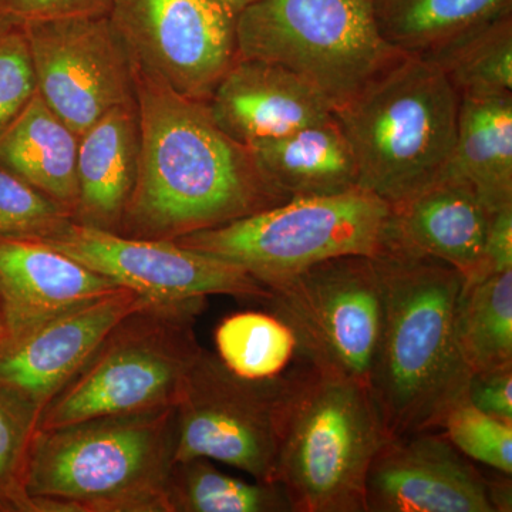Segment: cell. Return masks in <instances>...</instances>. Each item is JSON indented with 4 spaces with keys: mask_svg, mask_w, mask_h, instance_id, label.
I'll list each match as a JSON object with an SVG mask.
<instances>
[{
    "mask_svg": "<svg viewBox=\"0 0 512 512\" xmlns=\"http://www.w3.org/2000/svg\"><path fill=\"white\" fill-rule=\"evenodd\" d=\"M134 84L140 157L119 234L175 241L289 200L261 174L249 148L217 126L207 103L136 69Z\"/></svg>",
    "mask_w": 512,
    "mask_h": 512,
    "instance_id": "6da1fadb",
    "label": "cell"
},
{
    "mask_svg": "<svg viewBox=\"0 0 512 512\" xmlns=\"http://www.w3.org/2000/svg\"><path fill=\"white\" fill-rule=\"evenodd\" d=\"M373 258L383 309L367 386L387 439L441 430L447 414L467 402L471 379L456 336L463 275L399 248Z\"/></svg>",
    "mask_w": 512,
    "mask_h": 512,
    "instance_id": "7a4b0ae2",
    "label": "cell"
},
{
    "mask_svg": "<svg viewBox=\"0 0 512 512\" xmlns=\"http://www.w3.org/2000/svg\"><path fill=\"white\" fill-rule=\"evenodd\" d=\"M175 407L37 430L25 490L36 512H167Z\"/></svg>",
    "mask_w": 512,
    "mask_h": 512,
    "instance_id": "3957f363",
    "label": "cell"
},
{
    "mask_svg": "<svg viewBox=\"0 0 512 512\" xmlns=\"http://www.w3.org/2000/svg\"><path fill=\"white\" fill-rule=\"evenodd\" d=\"M460 101L436 64L403 55L333 111L357 187L396 207L436 183L456 143Z\"/></svg>",
    "mask_w": 512,
    "mask_h": 512,
    "instance_id": "277c9868",
    "label": "cell"
},
{
    "mask_svg": "<svg viewBox=\"0 0 512 512\" xmlns=\"http://www.w3.org/2000/svg\"><path fill=\"white\" fill-rule=\"evenodd\" d=\"M387 440L369 386L298 367L274 483L293 512H366L367 471Z\"/></svg>",
    "mask_w": 512,
    "mask_h": 512,
    "instance_id": "5b68a950",
    "label": "cell"
},
{
    "mask_svg": "<svg viewBox=\"0 0 512 512\" xmlns=\"http://www.w3.org/2000/svg\"><path fill=\"white\" fill-rule=\"evenodd\" d=\"M205 305L148 299L127 313L47 404L39 429L175 407L202 350L195 323Z\"/></svg>",
    "mask_w": 512,
    "mask_h": 512,
    "instance_id": "8992f818",
    "label": "cell"
},
{
    "mask_svg": "<svg viewBox=\"0 0 512 512\" xmlns=\"http://www.w3.org/2000/svg\"><path fill=\"white\" fill-rule=\"evenodd\" d=\"M239 59L279 64L335 111L404 53L384 40L375 0H256L237 16Z\"/></svg>",
    "mask_w": 512,
    "mask_h": 512,
    "instance_id": "52a82bcc",
    "label": "cell"
},
{
    "mask_svg": "<svg viewBox=\"0 0 512 512\" xmlns=\"http://www.w3.org/2000/svg\"><path fill=\"white\" fill-rule=\"evenodd\" d=\"M392 207L355 188L326 197L291 198L222 227L175 239L225 259L266 288L340 256H376L386 249Z\"/></svg>",
    "mask_w": 512,
    "mask_h": 512,
    "instance_id": "ba28073f",
    "label": "cell"
},
{
    "mask_svg": "<svg viewBox=\"0 0 512 512\" xmlns=\"http://www.w3.org/2000/svg\"><path fill=\"white\" fill-rule=\"evenodd\" d=\"M298 369L266 379L232 372L202 348L175 404V461L202 457L274 483Z\"/></svg>",
    "mask_w": 512,
    "mask_h": 512,
    "instance_id": "9c48e42d",
    "label": "cell"
},
{
    "mask_svg": "<svg viewBox=\"0 0 512 512\" xmlns=\"http://www.w3.org/2000/svg\"><path fill=\"white\" fill-rule=\"evenodd\" d=\"M269 291L266 308L291 330L305 365L367 384L382 325L375 258L329 259Z\"/></svg>",
    "mask_w": 512,
    "mask_h": 512,
    "instance_id": "30bf717a",
    "label": "cell"
},
{
    "mask_svg": "<svg viewBox=\"0 0 512 512\" xmlns=\"http://www.w3.org/2000/svg\"><path fill=\"white\" fill-rule=\"evenodd\" d=\"M111 25L134 69L204 101L239 59L237 16L220 0H111Z\"/></svg>",
    "mask_w": 512,
    "mask_h": 512,
    "instance_id": "8fae6325",
    "label": "cell"
},
{
    "mask_svg": "<svg viewBox=\"0 0 512 512\" xmlns=\"http://www.w3.org/2000/svg\"><path fill=\"white\" fill-rule=\"evenodd\" d=\"M35 241L154 301L224 295L264 303L271 298V291L238 265L175 241L131 238L74 221Z\"/></svg>",
    "mask_w": 512,
    "mask_h": 512,
    "instance_id": "7c38bea8",
    "label": "cell"
},
{
    "mask_svg": "<svg viewBox=\"0 0 512 512\" xmlns=\"http://www.w3.org/2000/svg\"><path fill=\"white\" fill-rule=\"evenodd\" d=\"M23 25L37 93L77 136L110 110L136 103L133 63L109 16Z\"/></svg>",
    "mask_w": 512,
    "mask_h": 512,
    "instance_id": "4fadbf2b",
    "label": "cell"
},
{
    "mask_svg": "<svg viewBox=\"0 0 512 512\" xmlns=\"http://www.w3.org/2000/svg\"><path fill=\"white\" fill-rule=\"evenodd\" d=\"M150 298L120 288L0 343V392L39 423L53 397L109 330Z\"/></svg>",
    "mask_w": 512,
    "mask_h": 512,
    "instance_id": "5bb4252c",
    "label": "cell"
},
{
    "mask_svg": "<svg viewBox=\"0 0 512 512\" xmlns=\"http://www.w3.org/2000/svg\"><path fill=\"white\" fill-rule=\"evenodd\" d=\"M366 512H494L488 480L446 436L384 441L365 485Z\"/></svg>",
    "mask_w": 512,
    "mask_h": 512,
    "instance_id": "9a60e30c",
    "label": "cell"
},
{
    "mask_svg": "<svg viewBox=\"0 0 512 512\" xmlns=\"http://www.w3.org/2000/svg\"><path fill=\"white\" fill-rule=\"evenodd\" d=\"M120 288L35 239L0 238V343Z\"/></svg>",
    "mask_w": 512,
    "mask_h": 512,
    "instance_id": "2e32d148",
    "label": "cell"
},
{
    "mask_svg": "<svg viewBox=\"0 0 512 512\" xmlns=\"http://www.w3.org/2000/svg\"><path fill=\"white\" fill-rule=\"evenodd\" d=\"M207 104L217 126L245 147L335 119L301 77L262 60L238 59Z\"/></svg>",
    "mask_w": 512,
    "mask_h": 512,
    "instance_id": "e0dca14e",
    "label": "cell"
},
{
    "mask_svg": "<svg viewBox=\"0 0 512 512\" xmlns=\"http://www.w3.org/2000/svg\"><path fill=\"white\" fill-rule=\"evenodd\" d=\"M491 215L466 184L440 178L392 207L386 249L437 259L466 282L483 258Z\"/></svg>",
    "mask_w": 512,
    "mask_h": 512,
    "instance_id": "ac0fdd59",
    "label": "cell"
},
{
    "mask_svg": "<svg viewBox=\"0 0 512 512\" xmlns=\"http://www.w3.org/2000/svg\"><path fill=\"white\" fill-rule=\"evenodd\" d=\"M140 157L137 103L104 114L79 136V201L73 221L119 234L124 212L136 187Z\"/></svg>",
    "mask_w": 512,
    "mask_h": 512,
    "instance_id": "d6986e66",
    "label": "cell"
},
{
    "mask_svg": "<svg viewBox=\"0 0 512 512\" xmlns=\"http://www.w3.org/2000/svg\"><path fill=\"white\" fill-rule=\"evenodd\" d=\"M79 136L36 93L0 133V165L74 215Z\"/></svg>",
    "mask_w": 512,
    "mask_h": 512,
    "instance_id": "ffe728a7",
    "label": "cell"
},
{
    "mask_svg": "<svg viewBox=\"0 0 512 512\" xmlns=\"http://www.w3.org/2000/svg\"><path fill=\"white\" fill-rule=\"evenodd\" d=\"M248 148L261 174L289 200L359 188L355 158L335 119Z\"/></svg>",
    "mask_w": 512,
    "mask_h": 512,
    "instance_id": "44dd1931",
    "label": "cell"
},
{
    "mask_svg": "<svg viewBox=\"0 0 512 512\" xmlns=\"http://www.w3.org/2000/svg\"><path fill=\"white\" fill-rule=\"evenodd\" d=\"M440 178L466 184L490 214L512 207V96L461 99L456 143Z\"/></svg>",
    "mask_w": 512,
    "mask_h": 512,
    "instance_id": "7402d4cb",
    "label": "cell"
},
{
    "mask_svg": "<svg viewBox=\"0 0 512 512\" xmlns=\"http://www.w3.org/2000/svg\"><path fill=\"white\" fill-rule=\"evenodd\" d=\"M380 33L404 55L429 57L512 13V0H375Z\"/></svg>",
    "mask_w": 512,
    "mask_h": 512,
    "instance_id": "603a6c76",
    "label": "cell"
},
{
    "mask_svg": "<svg viewBox=\"0 0 512 512\" xmlns=\"http://www.w3.org/2000/svg\"><path fill=\"white\" fill-rule=\"evenodd\" d=\"M165 504L167 512H293L281 485L231 476L202 457L174 461Z\"/></svg>",
    "mask_w": 512,
    "mask_h": 512,
    "instance_id": "cb8c5ba5",
    "label": "cell"
},
{
    "mask_svg": "<svg viewBox=\"0 0 512 512\" xmlns=\"http://www.w3.org/2000/svg\"><path fill=\"white\" fill-rule=\"evenodd\" d=\"M456 336L471 375L512 365V269L463 286Z\"/></svg>",
    "mask_w": 512,
    "mask_h": 512,
    "instance_id": "d4e9b609",
    "label": "cell"
},
{
    "mask_svg": "<svg viewBox=\"0 0 512 512\" xmlns=\"http://www.w3.org/2000/svg\"><path fill=\"white\" fill-rule=\"evenodd\" d=\"M423 59L439 67L460 99L512 96V13Z\"/></svg>",
    "mask_w": 512,
    "mask_h": 512,
    "instance_id": "484cf974",
    "label": "cell"
},
{
    "mask_svg": "<svg viewBox=\"0 0 512 512\" xmlns=\"http://www.w3.org/2000/svg\"><path fill=\"white\" fill-rule=\"evenodd\" d=\"M214 342L222 363L248 379L282 375L296 356L291 330L271 312L227 316L218 323Z\"/></svg>",
    "mask_w": 512,
    "mask_h": 512,
    "instance_id": "4316f807",
    "label": "cell"
},
{
    "mask_svg": "<svg viewBox=\"0 0 512 512\" xmlns=\"http://www.w3.org/2000/svg\"><path fill=\"white\" fill-rule=\"evenodd\" d=\"M37 430L39 423L0 392V511L36 512L25 477Z\"/></svg>",
    "mask_w": 512,
    "mask_h": 512,
    "instance_id": "83f0119b",
    "label": "cell"
},
{
    "mask_svg": "<svg viewBox=\"0 0 512 512\" xmlns=\"http://www.w3.org/2000/svg\"><path fill=\"white\" fill-rule=\"evenodd\" d=\"M441 430L468 460L512 476V423L480 412L467 400L447 414Z\"/></svg>",
    "mask_w": 512,
    "mask_h": 512,
    "instance_id": "f1b7e54d",
    "label": "cell"
},
{
    "mask_svg": "<svg viewBox=\"0 0 512 512\" xmlns=\"http://www.w3.org/2000/svg\"><path fill=\"white\" fill-rule=\"evenodd\" d=\"M70 221L69 212L0 165V238H47Z\"/></svg>",
    "mask_w": 512,
    "mask_h": 512,
    "instance_id": "f546056e",
    "label": "cell"
},
{
    "mask_svg": "<svg viewBox=\"0 0 512 512\" xmlns=\"http://www.w3.org/2000/svg\"><path fill=\"white\" fill-rule=\"evenodd\" d=\"M37 93L35 69L23 23L0 20V133Z\"/></svg>",
    "mask_w": 512,
    "mask_h": 512,
    "instance_id": "4dcf8cb0",
    "label": "cell"
},
{
    "mask_svg": "<svg viewBox=\"0 0 512 512\" xmlns=\"http://www.w3.org/2000/svg\"><path fill=\"white\" fill-rule=\"evenodd\" d=\"M111 0H0V20H39L107 15Z\"/></svg>",
    "mask_w": 512,
    "mask_h": 512,
    "instance_id": "1f68e13d",
    "label": "cell"
},
{
    "mask_svg": "<svg viewBox=\"0 0 512 512\" xmlns=\"http://www.w3.org/2000/svg\"><path fill=\"white\" fill-rule=\"evenodd\" d=\"M467 400L480 412L512 423V365L473 373Z\"/></svg>",
    "mask_w": 512,
    "mask_h": 512,
    "instance_id": "d6a6232c",
    "label": "cell"
},
{
    "mask_svg": "<svg viewBox=\"0 0 512 512\" xmlns=\"http://www.w3.org/2000/svg\"><path fill=\"white\" fill-rule=\"evenodd\" d=\"M508 269H512V207L491 215L480 266L464 285L476 284Z\"/></svg>",
    "mask_w": 512,
    "mask_h": 512,
    "instance_id": "836d02e7",
    "label": "cell"
},
{
    "mask_svg": "<svg viewBox=\"0 0 512 512\" xmlns=\"http://www.w3.org/2000/svg\"><path fill=\"white\" fill-rule=\"evenodd\" d=\"M488 495H490L491 504L494 512L512 511V485L511 476L495 478L488 480Z\"/></svg>",
    "mask_w": 512,
    "mask_h": 512,
    "instance_id": "e575fe53",
    "label": "cell"
},
{
    "mask_svg": "<svg viewBox=\"0 0 512 512\" xmlns=\"http://www.w3.org/2000/svg\"><path fill=\"white\" fill-rule=\"evenodd\" d=\"M220 2L227 5L228 8L234 10L235 13L241 12L242 9L247 8V6L251 5V3L256 2V0H220Z\"/></svg>",
    "mask_w": 512,
    "mask_h": 512,
    "instance_id": "d590c367",
    "label": "cell"
},
{
    "mask_svg": "<svg viewBox=\"0 0 512 512\" xmlns=\"http://www.w3.org/2000/svg\"><path fill=\"white\" fill-rule=\"evenodd\" d=\"M0 330H2V329H0Z\"/></svg>",
    "mask_w": 512,
    "mask_h": 512,
    "instance_id": "8d00e7d4",
    "label": "cell"
}]
</instances>
